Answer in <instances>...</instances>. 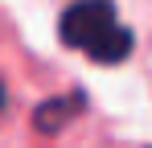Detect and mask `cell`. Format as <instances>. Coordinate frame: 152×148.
Masks as SVG:
<instances>
[{"label":"cell","mask_w":152,"mask_h":148,"mask_svg":"<svg viewBox=\"0 0 152 148\" xmlns=\"http://www.w3.org/2000/svg\"><path fill=\"white\" fill-rule=\"evenodd\" d=\"M91 107V99H86V91L82 86H74V91H66V95H50V99H41L37 107H33V127L41 132V136H58V132H66L70 123L82 115Z\"/></svg>","instance_id":"cell-2"},{"label":"cell","mask_w":152,"mask_h":148,"mask_svg":"<svg viewBox=\"0 0 152 148\" xmlns=\"http://www.w3.org/2000/svg\"><path fill=\"white\" fill-rule=\"evenodd\" d=\"M115 21H119L115 0H74L58 17V37H62V45H70V49H86Z\"/></svg>","instance_id":"cell-1"},{"label":"cell","mask_w":152,"mask_h":148,"mask_svg":"<svg viewBox=\"0 0 152 148\" xmlns=\"http://www.w3.org/2000/svg\"><path fill=\"white\" fill-rule=\"evenodd\" d=\"M0 107H8V91H4V78H0Z\"/></svg>","instance_id":"cell-4"},{"label":"cell","mask_w":152,"mask_h":148,"mask_svg":"<svg viewBox=\"0 0 152 148\" xmlns=\"http://www.w3.org/2000/svg\"><path fill=\"white\" fill-rule=\"evenodd\" d=\"M132 49H136V33H132L127 25L115 21L103 37H95L91 45L82 49V53H86L95 66H119V62H127V53H132Z\"/></svg>","instance_id":"cell-3"},{"label":"cell","mask_w":152,"mask_h":148,"mask_svg":"<svg viewBox=\"0 0 152 148\" xmlns=\"http://www.w3.org/2000/svg\"><path fill=\"white\" fill-rule=\"evenodd\" d=\"M148 148H152V144H148Z\"/></svg>","instance_id":"cell-5"}]
</instances>
